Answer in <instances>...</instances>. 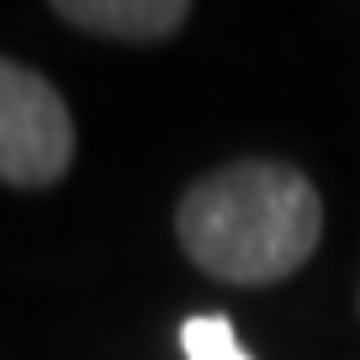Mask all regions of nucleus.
I'll return each instance as SVG.
<instances>
[{
	"mask_svg": "<svg viewBox=\"0 0 360 360\" xmlns=\"http://www.w3.org/2000/svg\"><path fill=\"white\" fill-rule=\"evenodd\" d=\"M180 349L186 360H255L244 345H238L233 323L223 313H196L180 323Z\"/></svg>",
	"mask_w": 360,
	"mask_h": 360,
	"instance_id": "nucleus-4",
	"label": "nucleus"
},
{
	"mask_svg": "<svg viewBox=\"0 0 360 360\" xmlns=\"http://www.w3.org/2000/svg\"><path fill=\"white\" fill-rule=\"evenodd\" d=\"M175 233L196 270L233 286H270L313 259L323 238V202L302 169L238 159L180 196Z\"/></svg>",
	"mask_w": 360,
	"mask_h": 360,
	"instance_id": "nucleus-1",
	"label": "nucleus"
},
{
	"mask_svg": "<svg viewBox=\"0 0 360 360\" xmlns=\"http://www.w3.org/2000/svg\"><path fill=\"white\" fill-rule=\"evenodd\" d=\"M75 159V117L37 69L0 58V180L43 191Z\"/></svg>",
	"mask_w": 360,
	"mask_h": 360,
	"instance_id": "nucleus-2",
	"label": "nucleus"
},
{
	"mask_svg": "<svg viewBox=\"0 0 360 360\" xmlns=\"http://www.w3.org/2000/svg\"><path fill=\"white\" fill-rule=\"evenodd\" d=\"M53 16L112 43H159L191 22L186 0H58Z\"/></svg>",
	"mask_w": 360,
	"mask_h": 360,
	"instance_id": "nucleus-3",
	"label": "nucleus"
}]
</instances>
